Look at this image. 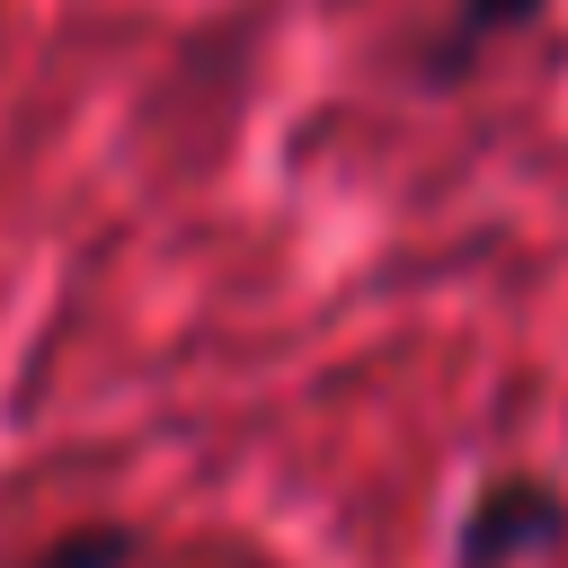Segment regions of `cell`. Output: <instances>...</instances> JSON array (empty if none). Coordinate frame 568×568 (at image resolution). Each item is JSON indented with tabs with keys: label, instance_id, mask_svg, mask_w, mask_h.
I'll list each match as a JSON object with an SVG mask.
<instances>
[{
	"label": "cell",
	"instance_id": "cell-1",
	"mask_svg": "<svg viewBox=\"0 0 568 568\" xmlns=\"http://www.w3.org/2000/svg\"><path fill=\"white\" fill-rule=\"evenodd\" d=\"M568 532V506L550 479H497L479 488L470 524H462V568H515L524 550H550Z\"/></svg>",
	"mask_w": 568,
	"mask_h": 568
},
{
	"label": "cell",
	"instance_id": "cell-3",
	"mask_svg": "<svg viewBox=\"0 0 568 568\" xmlns=\"http://www.w3.org/2000/svg\"><path fill=\"white\" fill-rule=\"evenodd\" d=\"M124 559H133V532H124V524H89V532L44 541L27 568H124Z\"/></svg>",
	"mask_w": 568,
	"mask_h": 568
},
{
	"label": "cell",
	"instance_id": "cell-2",
	"mask_svg": "<svg viewBox=\"0 0 568 568\" xmlns=\"http://www.w3.org/2000/svg\"><path fill=\"white\" fill-rule=\"evenodd\" d=\"M541 9H550V0H462V9H453V27L426 44V80H435V89H444V80H462V71H470V62H479L497 36L532 27Z\"/></svg>",
	"mask_w": 568,
	"mask_h": 568
}]
</instances>
